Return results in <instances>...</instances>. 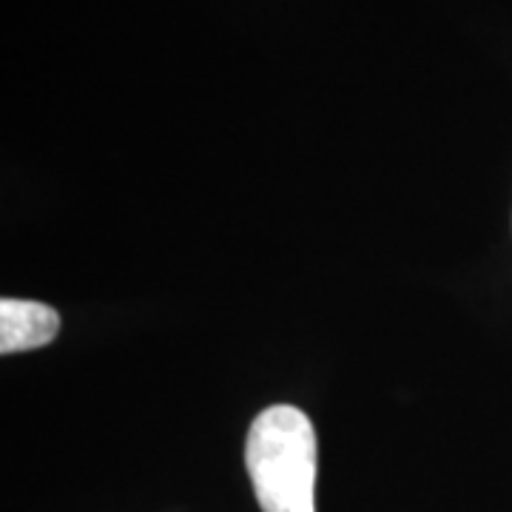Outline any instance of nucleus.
Listing matches in <instances>:
<instances>
[{"instance_id": "obj_1", "label": "nucleus", "mask_w": 512, "mask_h": 512, "mask_svg": "<svg viewBox=\"0 0 512 512\" xmlns=\"http://www.w3.org/2000/svg\"><path fill=\"white\" fill-rule=\"evenodd\" d=\"M245 467L262 512H316V430L299 407L274 404L256 416Z\"/></svg>"}, {"instance_id": "obj_2", "label": "nucleus", "mask_w": 512, "mask_h": 512, "mask_svg": "<svg viewBox=\"0 0 512 512\" xmlns=\"http://www.w3.org/2000/svg\"><path fill=\"white\" fill-rule=\"evenodd\" d=\"M60 333V313L43 302L3 299L0 302V353H23L49 345Z\"/></svg>"}]
</instances>
